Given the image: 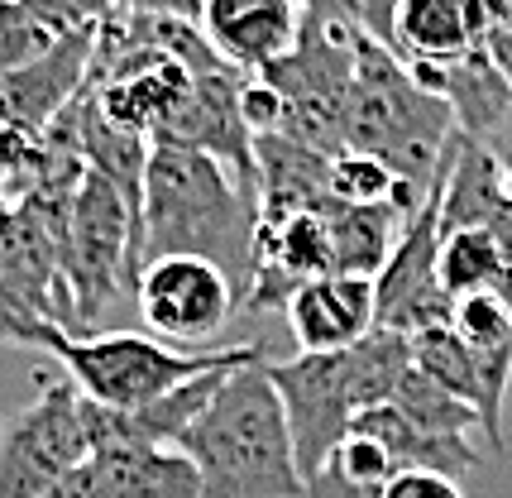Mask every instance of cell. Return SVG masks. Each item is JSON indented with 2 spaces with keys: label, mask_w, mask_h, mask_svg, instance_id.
Listing matches in <instances>:
<instances>
[{
  "label": "cell",
  "mask_w": 512,
  "mask_h": 498,
  "mask_svg": "<svg viewBox=\"0 0 512 498\" xmlns=\"http://www.w3.org/2000/svg\"><path fill=\"white\" fill-rule=\"evenodd\" d=\"M48 498H106V494H101V484H96V475H91V460H87V465H77V470H72V475H67Z\"/></svg>",
  "instance_id": "obj_28"
},
{
  "label": "cell",
  "mask_w": 512,
  "mask_h": 498,
  "mask_svg": "<svg viewBox=\"0 0 512 498\" xmlns=\"http://www.w3.org/2000/svg\"><path fill=\"white\" fill-rule=\"evenodd\" d=\"M91 475L106 498H206L182 446H106L91 455Z\"/></svg>",
  "instance_id": "obj_16"
},
{
  "label": "cell",
  "mask_w": 512,
  "mask_h": 498,
  "mask_svg": "<svg viewBox=\"0 0 512 498\" xmlns=\"http://www.w3.org/2000/svg\"><path fill=\"white\" fill-rule=\"evenodd\" d=\"M10 211H15V202L0 192V235H5V226H10Z\"/></svg>",
  "instance_id": "obj_30"
},
{
  "label": "cell",
  "mask_w": 512,
  "mask_h": 498,
  "mask_svg": "<svg viewBox=\"0 0 512 498\" xmlns=\"http://www.w3.org/2000/svg\"><path fill=\"white\" fill-rule=\"evenodd\" d=\"M82 388L72 379L48 384L0 431V498H48L77 465H87L91 436Z\"/></svg>",
  "instance_id": "obj_7"
},
{
  "label": "cell",
  "mask_w": 512,
  "mask_h": 498,
  "mask_svg": "<svg viewBox=\"0 0 512 498\" xmlns=\"http://www.w3.org/2000/svg\"><path fill=\"white\" fill-rule=\"evenodd\" d=\"M206 498H307L288 408L264 360L235 369L182 436Z\"/></svg>",
  "instance_id": "obj_2"
},
{
  "label": "cell",
  "mask_w": 512,
  "mask_h": 498,
  "mask_svg": "<svg viewBox=\"0 0 512 498\" xmlns=\"http://www.w3.org/2000/svg\"><path fill=\"white\" fill-rule=\"evenodd\" d=\"M441 288L450 293V302L479 293L512 297V230H446V240H441Z\"/></svg>",
  "instance_id": "obj_19"
},
{
  "label": "cell",
  "mask_w": 512,
  "mask_h": 498,
  "mask_svg": "<svg viewBox=\"0 0 512 498\" xmlns=\"http://www.w3.org/2000/svg\"><path fill=\"white\" fill-rule=\"evenodd\" d=\"M407 369H412V336L388 326H379L350 350H331V355L302 350L297 360H268V374L288 408L302 479H312L331 460L335 446L355 431L359 412L379 408L398 393Z\"/></svg>",
  "instance_id": "obj_3"
},
{
  "label": "cell",
  "mask_w": 512,
  "mask_h": 498,
  "mask_svg": "<svg viewBox=\"0 0 512 498\" xmlns=\"http://www.w3.org/2000/svg\"><path fill=\"white\" fill-rule=\"evenodd\" d=\"M96 34H101V24L63 34L44 58L0 77V125H10L29 139H44L53 130V120L87 91L91 63H96Z\"/></svg>",
  "instance_id": "obj_10"
},
{
  "label": "cell",
  "mask_w": 512,
  "mask_h": 498,
  "mask_svg": "<svg viewBox=\"0 0 512 498\" xmlns=\"http://www.w3.org/2000/svg\"><path fill=\"white\" fill-rule=\"evenodd\" d=\"M479 10H484L479 48L503 68V77H512V0H479Z\"/></svg>",
  "instance_id": "obj_24"
},
{
  "label": "cell",
  "mask_w": 512,
  "mask_h": 498,
  "mask_svg": "<svg viewBox=\"0 0 512 498\" xmlns=\"http://www.w3.org/2000/svg\"><path fill=\"white\" fill-rule=\"evenodd\" d=\"M302 15H316V20H355L359 24V5L355 0H297Z\"/></svg>",
  "instance_id": "obj_29"
},
{
  "label": "cell",
  "mask_w": 512,
  "mask_h": 498,
  "mask_svg": "<svg viewBox=\"0 0 512 498\" xmlns=\"http://www.w3.org/2000/svg\"><path fill=\"white\" fill-rule=\"evenodd\" d=\"M254 187H259V226L288 221L297 211H321L331 202V154L292 135H259Z\"/></svg>",
  "instance_id": "obj_14"
},
{
  "label": "cell",
  "mask_w": 512,
  "mask_h": 498,
  "mask_svg": "<svg viewBox=\"0 0 512 498\" xmlns=\"http://www.w3.org/2000/svg\"><path fill=\"white\" fill-rule=\"evenodd\" d=\"M53 44H58V34H53L29 5L0 0V77L29 68V63L44 58Z\"/></svg>",
  "instance_id": "obj_21"
},
{
  "label": "cell",
  "mask_w": 512,
  "mask_h": 498,
  "mask_svg": "<svg viewBox=\"0 0 512 498\" xmlns=\"http://www.w3.org/2000/svg\"><path fill=\"white\" fill-rule=\"evenodd\" d=\"M484 39V10L479 0H398L388 44L407 68H441L469 58Z\"/></svg>",
  "instance_id": "obj_15"
},
{
  "label": "cell",
  "mask_w": 512,
  "mask_h": 498,
  "mask_svg": "<svg viewBox=\"0 0 512 498\" xmlns=\"http://www.w3.org/2000/svg\"><path fill=\"white\" fill-rule=\"evenodd\" d=\"M197 24L230 68L259 77L297 48L307 15L297 0H206Z\"/></svg>",
  "instance_id": "obj_12"
},
{
  "label": "cell",
  "mask_w": 512,
  "mask_h": 498,
  "mask_svg": "<svg viewBox=\"0 0 512 498\" xmlns=\"http://www.w3.org/2000/svg\"><path fill=\"white\" fill-rule=\"evenodd\" d=\"M20 5H29L58 39L77 34V29H96L115 10V0H20Z\"/></svg>",
  "instance_id": "obj_23"
},
{
  "label": "cell",
  "mask_w": 512,
  "mask_h": 498,
  "mask_svg": "<svg viewBox=\"0 0 512 498\" xmlns=\"http://www.w3.org/2000/svg\"><path fill=\"white\" fill-rule=\"evenodd\" d=\"M53 331H58V321L48 317L44 307L15 283V273L0 264V345H39V350H48Z\"/></svg>",
  "instance_id": "obj_22"
},
{
  "label": "cell",
  "mask_w": 512,
  "mask_h": 498,
  "mask_svg": "<svg viewBox=\"0 0 512 498\" xmlns=\"http://www.w3.org/2000/svg\"><path fill=\"white\" fill-rule=\"evenodd\" d=\"M321 273H335V245L321 211H297L288 221L259 226V254H254V288L245 312H273L288 307L297 288H307Z\"/></svg>",
  "instance_id": "obj_11"
},
{
  "label": "cell",
  "mask_w": 512,
  "mask_h": 498,
  "mask_svg": "<svg viewBox=\"0 0 512 498\" xmlns=\"http://www.w3.org/2000/svg\"><path fill=\"white\" fill-rule=\"evenodd\" d=\"M63 273L72 293V336L106 331V317L120 297H134L139 283V211L111 178H82L67 216Z\"/></svg>",
  "instance_id": "obj_6"
},
{
  "label": "cell",
  "mask_w": 512,
  "mask_h": 498,
  "mask_svg": "<svg viewBox=\"0 0 512 498\" xmlns=\"http://www.w3.org/2000/svg\"><path fill=\"white\" fill-rule=\"evenodd\" d=\"M441 182H446V163L431 182L422 211L402 230L388 269L379 273V326L402 331V336H417L426 326H450V317H455V302L441 288V240H446V230H441Z\"/></svg>",
  "instance_id": "obj_9"
},
{
  "label": "cell",
  "mask_w": 512,
  "mask_h": 498,
  "mask_svg": "<svg viewBox=\"0 0 512 498\" xmlns=\"http://www.w3.org/2000/svg\"><path fill=\"white\" fill-rule=\"evenodd\" d=\"M206 0H115V10H134V15H168V20H201Z\"/></svg>",
  "instance_id": "obj_27"
},
{
  "label": "cell",
  "mask_w": 512,
  "mask_h": 498,
  "mask_svg": "<svg viewBox=\"0 0 512 498\" xmlns=\"http://www.w3.org/2000/svg\"><path fill=\"white\" fill-rule=\"evenodd\" d=\"M383 498H465V489L455 475H441V470H402L383 489Z\"/></svg>",
  "instance_id": "obj_25"
},
{
  "label": "cell",
  "mask_w": 512,
  "mask_h": 498,
  "mask_svg": "<svg viewBox=\"0 0 512 498\" xmlns=\"http://www.w3.org/2000/svg\"><path fill=\"white\" fill-rule=\"evenodd\" d=\"M398 412H407L417 427L426 431H441V436H474V431H484V422H479V412L469 408L465 398H455L450 388H441L436 379H426L422 369L412 364L407 374H402L398 393L388 398Z\"/></svg>",
  "instance_id": "obj_20"
},
{
  "label": "cell",
  "mask_w": 512,
  "mask_h": 498,
  "mask_svg": "<svg viewBox=\"0 0 512 498\" xmlns=\"http://www.w3.org/2000/svg\"><path fill=\"white\" fill-rule=\"evenodd\" d=\"M48 350L58 355L67 379L87 393L101 408L134 412L154 403L163 393H173L187 379H201L211 369H230V364L264 360V345H216V350H178L154 331H91V336H72V331H53Z\"/></svg>",
  "instance_id": "obj_5"
},
{
  "label": "cell",
  "mask_w": 512,
  "mask_h": 498,
  "mask_svg": "<svg viewBox=\"0 0 512 498\" xmlns=\"http://www.w3.org/2000/svg\"><path fill=\"white\" fill-rule=\"evenodd\" d=\"M134 307L144 317V331L187 350V345H206L221 336L235 321V312H245V297L221 264L201 254H163L139 269Z\"/></svg>",
  "instance_id": "obj_8"
},
{
  "label": "cell",
  "mask_w": 512,
  "mask_h": 498,
  "mask_svg": "<svg viewBox=\"0 0 512 498\" xmlns=\"http://www.w3.org/2000/svg\"><path fill=\"white\" fill-rule=\"evenodd\" d=\"M283 317H288L292 340L307 355L350 350L379 331V283L359 273H321L292 293Z\"/></svg>",
  "instance_id": "obj_13"
},
{
  "label": "cell",
  "mask_w": 512,
  "mask_h": 498,
  "mask_svg": "<svg viewBox=\"0 0 512 498\" xmlns=\"http://www.w3.org/2000/svg\"><path fill=\"white\" fill-rule=\"evenodd\" d=\"M163 254H201L249 297L259 254V192L230 163L182 144H154L139 197V269Z\"/></svg>",
  "instance_id": "obj_1"
},
{
  "label": "cell",
  "mask_w": 512,
  "mask_h": 498,
  "mask_svg": "<svg viewBox=\"0 0 512 498\" xmlns=\"http://www.w3.org/2000/svg\"><path fill=\"white\" fill-rule=\"evenodd\" d=\"M455 135H460V125L446 101L436 91H426L417 72L393 48L364 34L350 106H345V149L379 154L402 178V187L426 197Z\"/></svg>",
  "instance_id": "obj_4"
},
{
  "label": "cell",
  "mask_w": 512,
  "mask_h": 498,
  "mask_svg": "<svg viewBox=\"0 0 512 498\" xmlns=\"http://www.w3.org/2000/svg\"><path fill=\"white\" fill-rule=\"evenodd\" d=\"M307 498H383L379 489H364V484H350L335 465H321L312 479H307Z\"/></svg>",
  "instance_id": "obj_26"
},
{
  "label": "cell",
  "mask_w": 512,
  "mask_h": 498,
  "mask_svg": "<svg viewBox=\"0 0 512 498\" xmlns=\"http://www.w3.org/2000/svg\"><path fill=\"white\" fill-rule=\"evenodd\" d=\"M326 226H331V245H335V273H359V278H374L388 269L393 249H398L402 230L412 226V211L398 202H326Z\"/></svg>",
  "instance_id": "obj_17"
},
{
  "label": "cell",
  "mask_w": 512,
  "mask_h": 498,
  "mask_svg": "<svg viewBox=\"0 0 512 498\" xmlns=\"http://www.w3.org/2000/svg\"><path fill=\"white\" fill-rule=\"evenodd\" d=\"M355 431L374 436L383 451L398 460L402 470H441V475H469L479 465V446L474 436H441V431L417 427L407 412H398L393 403H379V408H364L355 417Z\"/></svg>",
  "instance_id": "obj_18"
}]
</instances>
